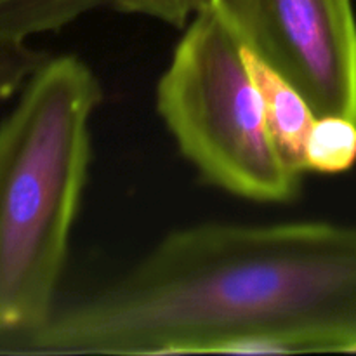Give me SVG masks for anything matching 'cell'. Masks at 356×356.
Returning a JSON list of instances; mask_svg holds the SVG:
<instances>
[{
  "mask_svg": "<svg viewBox=\"0 0 356 356\" xmlns=\"http://www.w3.org/2000/svg\"><path fill=\"white\" fill-rule=\"evenodd\" d=\"M21 343L40 355L356 353V225L179 229Z\"/></svg>",
  "mask_w": 356,
  "mask_h": 356,
  "instance_id": "obj_1",
  "label": "cell"
},
{
  "mask_svg": "<svg viewBox=\"0 0 356 356\" xmlns=\"http://www.w3.org/2000/svg\"><path fill=\"white\" fill-rule=\"evenodd\" d=\"M101 99L92 68L63 54L30 76L0 124V336H30L56 312Z\"/></svg>",
  "mask_w": 356,
  "mask_h": 356,
  "instance_id": "obj_2",
  "label": "cell"
},
{
  "mask_svg": "<svg viewBox=\"0 0 356 356\" xmlns=\"http://www.w3.org/2000/svg\"><path fill=\"white\" fill-rule=\"evenodd\" d=\"M156 83V111L184 159L212 186L261 204H287L302 172L275 145L242 44L209 7L183 28Z\"/></svg>",
  "mask_w": 356,
  "mask_h": 356,
  "instance_id": "obj_3",
  "label": "cell"
},
{
  "mask_svg": "<svg viewBox=\"0 0 356 356\" xmlns=\"http://www.w3.org/2000/svg\"><path fill=\"white\" fill-rule=\"evenodd\" d=\"M204 7L294 83L316 117L339 115L356 124L353 0H202Z\"/></svg>",
  "mask_w": 356,
  "mask_h": 356,
  "instance_id": "obj_4",
  "label": "cell"
},
{
  "mask_svg": "<svg viewBox=\"0 0 356 356\" xmlns=\"http://www.w3.org/2000/svg\"><path fill=\"white\" fill-rule=\"evenodd\" d=\"M242 56L254 80L268 129L285 162L305 174V146L316 115L301 90L280 72L242 45Z\"/></svg>",
  "mask_w": 356,
  "mask_h": 356,
  "instance_id": "obj_5",
  "label": "cell"
},
{
  "mask_svg": "<svg viewBox=\"0 0 356 356\" xmlns=\"http://www.w3.org/2000/svg\"><path fill=\"white\" fill-rule=\"evenodd\" d=\"M108 0H0V38H19L59 30Z\"/></svg>",
  "mask_w": 356,
  "mask_h": 356,
  "instance_id": "obj_6",
  "label": "cell"
},
{
  "mask_svg": "<svg viewBox=\"0 0 356 356\" xmlns=\"http://www.w3.org/2000/svg\"><path fill=\"white\" fill-rule=\"evenodd\" d=\"M356 162V124L339 115H320L305 146L306 172L341 174Z\"/></svg>",
  "mask_w": 356,
  "mask_h": 356,
  "instance_id": "obj_7",
  "label": "cell"
},
{
  "mask_svg": "<svg viewBox=\"0 0 356 356\" xmlns=\"http://www.w3.org/2000/svg\"><path fill=\"white\" fill-rule=\"evenodd\" d=\"M47 59V54L30 47L26 40L0 38V101L13 96L17 89H23Z\"/></svg>",
  "mask_w": 356,
  "mask_h": 356,
  "instance_id": "obj_8",
  "label": "cell"
},
{
  "mask_svg": "<svg viewBox=\"0 0 356 356\" xmlns=\"http://www.w3.org/2000/svg\"><path fill=\"white\" fill-rule=\"evenodd\" d=\"M120 13L153 17L176 28H184L202 6V0H108Z\"/></svg>",
  "mask_w": 356,
  "mask_h": 356,
  "instance_id": "obj_9",
  "label": "cell"
}]
</instances>
